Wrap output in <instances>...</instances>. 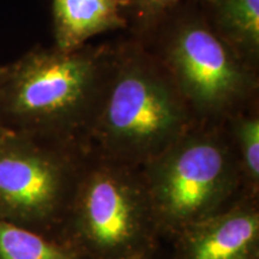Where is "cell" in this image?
<instances>
[{"label":"cell","instance_id":"1","mask_svg":"<svg viewBox=\"0 0 259 259\" xmlns=\"http://www.w3.org/2000/svg\"><path fill=\"white\" fill-rule=\"evenodd\" d=\"M113 44L72 52L34 47L6 65L0 82V127L84 149L111 71Z\"/></svg>","mask_w":259,"mask_h":259},{"label":"cell","instance_id":"2","mask_svg":"<svg viewBox=\"0 0 259 259\" xmlns=\"http://www.w3.org/2000/svg\"><path fill=\"white\" fill-rule=\"evenodd\" d=\"M194 122L161 64L130 35L114 42L111 71L84 151L142 168Z\"/></svg>","mask_w":259,"mask_h":259},{"label":"cell","instance_id":"3","mask_svg":"<svg viewBox=\"0 0 259 259\" xmlns=\"http://www.w3.org/2000/svg\"><path fill=\"white\" fill-rule=\"evenodd\" d=\"M134 37L161 64L196 122H222L259 100V70L222 40L196 0L181 3Z\"/></svg>","mask_w":259,"mask_h":259},{"label":"cell","instance_id":"4","mask_svg":"<svg viewBox=\"0 0 259 259\" xmlns=\"http://www.w3.org/2000/svg\"><path fill=\"white\" fill-rule=\"evenodd\" d=\"M139 169L163 241L251 196L222 122H194Z\"/></svg>","mask_w":259,"mask_h":259},{"label":"cell","instance_id":"5","mask_svg":"<svg viewBox=\"0 0 259 259\" xmlns=\"http://www.w3.org/2000/svg\"><path fill=\"white\" fill-rule=\"evenodd\" d=\"M87 259H154L162 236L141 169L85 151L64 229Z\"/></svg>","mask_w":259,"mask_h":259},{"label":"cell","instance_id":"6","mask_svg":"<svg viewBox=\"0 0 259 259\" xmlns=\"http://www.w3.org/2000/svg\"><path fill=\"white\" fill-rule=\"evenodd\" d=\"M85 151L31 136L0 138V221L63 241Z\"/></svg>","mask_w":259,"mask_h":259},{"label":"cell","instance_id":"7","mask_svg":"<svg viewBox=\"0 0 259 259\" xmlns=\"http://www.w3.org/2000/svg\"><path fill=\"white\" fill-rule=\"evenodd\" d=\"M169 244L171 259H259V196H244Z\"/></svg>","mask_w":259,"mask_h":259},{"label":"cell","instance_id":"8","mask_svg":"<svg viewBox=\"0 0 259 259\" xmlns=\"http://www.w3.org/2000/svg\"><path fill=\"white\" fill-rule=\"evenodd\" d=\"M124 0H52L53 46L72 52L94 36L128 29Z\"/></svg>","mask_w":259,"mask_h":259},{"label":"cell","instance_id":"9","mask_svg":"<svg viewBox=\"0 0 259 259\" xmlns=\"http://www.w3.org/2000/svg\"><path fill=\"white\" fill-rule=\"evenodd\" d=\"M206 18L233 51L259 70V0H202Z\"/></svg>","mask_w":259,"mask_h":259},{"label":"cell","instance_id":"10","mask_svg":"<svg viewBox=\"0 0 259 259\" xmlns=\"http://www.w3.org/2000/svg\"><path fill=\"white\" fill-rule=\"evenodd\" d=\"M240 166L245 191L259 196V100L222 121Z\"/></svg>","mask_w":259,"mask_h":259},{"label":"cell","instance_id":"11","mask_svg":"<svg viewBox=\"0 0 259 259\" xmlns=\"http://www.w3.org/2000/svg\"><path fill=\"white\" fill-rule=\"evenodd\" d=\"M0 259H87L66 241L0 221Z\"/></svg>","mask_w":259,"mask_h":259},{"label":"cell","instance_id":"12","mask_svg":"<svg viewBox=\"0 0 259 259\" xmlns=\"http://www.w3.org/2000/svg\"><path fill=\"white\" fill-rule=\"evenodd\" d=\"M125 14L131 36H139L151 28L162 16L187 0H124ZM202 2V0H196Z\"/></svg>","mask_w":259,"mask_h":259},{"label":"cell","instance_id":"13","mask_svg":"<svg viewBox=\"0 0 259 259\" xmlns=\"http://www.w3.org/2000/svg\"><path fill=\"white\" fill-rule=\"evenodd\" d=\"M6 65H0V82H2L3 78H4L5 73H6Z\"/></svg>","mask_w":259,"mask_h":259},{"label":"cell","instance_id":"14","mask_svg":"<svg viewBox=\"0 0 259 259\" xmlns=\"http://www.w3.org/2000/svg\"><path fill=\"white\" fill-rule=\"evenodd\" d=\"M8 134H11V132L6 131V130H4V128H2V127H0V138H2V137H4V136H5V135H8Z\"/></svg>","mask_w":259,"mask_h":259},{"label":"cell","instance_id":"15","mask_svg":"<svg viewBox=\"0 0 259 259\" xmlns=\"http://www.w3.org/2000/svg\"><path fill=\"white\" fill-rule=\"evenodd\" d=\"M154 259H160V258H158V255H157V257H156V258H154Z\"/></svg>","mask_w":259,"mask_h":259}]
</instances>
